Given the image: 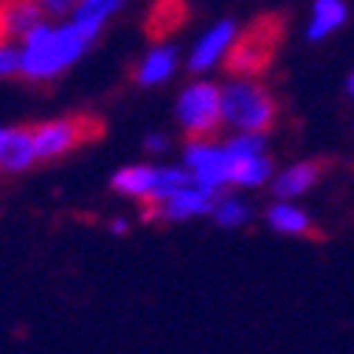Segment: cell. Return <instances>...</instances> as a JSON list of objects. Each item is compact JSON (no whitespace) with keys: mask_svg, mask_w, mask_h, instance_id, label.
<instances>
[{"mask_svg":"<svg viewBox=\"0 0 354 354\" xmlns=\"http://www.w3.org/2000/svg\"><path fill=\"white\" fill-rule=\"evenodd\" d=\"M93 46V37H87L84 28H79L73 20L51 26L42 20L34 26L23 39V71L20 76L28 82H51L59 73H65L82 54Z\"/></svg>","mask_w":354,"mask_h":354,"instance_id":"obj_1","label":"cell"},{"mask_svg":"<svg viewBox=\"0 0 354 354\" xmlns=\"http://www.w3.org/2000/svg\"><path fill=\"white\" fill-rule=\"evenodd\" d=\"M284 37V23L279 15H264L253 20L248 28L236 31L231 48L225 54V71L231 76H250L256 79L276 57Z\"/></svg>","mask_w":354,"mask_h":354,"instance_id":"obj_2","label":"cell"},{"mask_svg":"<svg viewBox=\"0 0 354 354\" xmlns=\"http://www.w3.org/2000/svg\"><path fill=\"white\" fill-rule=\"evenodd\" d=\"M279 107L268 87L250 76H236L223 87V124L236 132H268L276 124Z\"/></svg>","mask_w":354,"mask_h":354,"instance_id":"obj_3","label":"cell"},{"mask_svg":"<svg viewBox=\"0 0 354 354\" xmlns=\"http://www.w3.org/2000/svg\"><path fill=\"white\" fill-rule=\"evenodd\" d=\"M31 129H34L37 160H57L84 144L96 141L104 132V124L96 115H68V118H54L46 124H37Z\"/></svg>","mask_w":354,"mask_h":354,"instance_id":"obj_4","label":"cell"},{"mask_svg":"<svg viewBox=\"0 0 354 354\" xmlns=\"http://www.w3.org/2000/svg\"><path fill=\"white\" fill-rule=\"evenodd\" d=\"M177 121L189 138H211L223 124V87L211 82L189 84L177 99Z\"/></svg>","mask_w":354,"mask_h":354,"instance_id":"obj_5","label":"cell"},{"mask_svg":"<svg viewBox=\"0 0 354 354\" xmlns=\"http://www.w3.org/2000/svg\"><path fill=\"white\" fill-rule=\"evenodd\" d=\"M183 160L194 177V183H200L214 194H219L231 183V158L225 144L219 147L211 144V138H192L183 152Z\"/></svg>","mask_w":354,"mask_h":354,"instance_id":"obj_6","label":"cell"},{"mask_svg":"<svg viewBox=\"0 0 354 354\" xmlns=\"http://www.w3.org/2000/svg\"><path fill=\"white\" fill-rule=\"evenodd\" d=\"M214 203H216V194L192 180L183 189H177L174 194H169L163 203H158L152 208H144V216L147 219H169V223H174V219H189V216L214 211Z\"/></svg>","mask_w":354,"mask_h":354,"instance_id":"obj_7","label":"cell"},{"mask_svg":"<svg viewBox=\"0 0 354 354\" xmlns=\"http://www.w3.org/2000/svg\"><path fill=\"white\" fill-rule=\"evenodd\" d=\"M37 160L31 127H0V174H23Z\"/></svg>","mask_w":354,"mask_h":354,"instance_id":"obj_8","label":"cell"},{"mask_svg":"<svg viewBox=\"0 0 354 354\" xmlns=\"http://www.w3.org/2000/svg\"><path fill=\"white\" fill-rule=\"evenodd\" d=\"M236 37V26L231 20H223V23H216L214 28H208L200 42L194 46L192 57H189V68L194 73H203V71H211L216 62H223L228 48H231V42Z\"/></svg>","mask_w":354,"mask_h":354,"instance_id":"obj_9","label":"cell"},{"mask_svg":"<svg viewBox=\"0 0 354 354\" xmlns=\"http://www.w3.org/2000/svg\"><path fill=\"white\" fill-rule=\"evenodd\" d=\"M42 20L46 12L37 0H0V39L20 42Z\"/></svg>","mask_w":354,"mask_h":354,"instance_id":"obj_10","label":"cell"},{"mask_svg":"<svg viewBox=\"0 0 354 354\" xmlns=\"http://www.w3.org/2000/svg\"><path fill=\"white\" fill-rule=\"evenodd\" d=\"M321 171H324V163H295L290 169H284L276 180H273V192L279 200H292V197H301L306 189H313L318 180H321Z\"/></svg>","mask_w":354,"mask_h":354,"instance_id":"obj_11","label":"cell"},{"mask_svg":"<svg viewBox=\"0 0 354 354\" xmlns=\"http://www.w3.org/2000/svg\"><path fill=\"white\" fill-rule=\"evenodd\" d=\"M158 183V169L155 166H124L113 174V189L124 197L136 200H149Z\"/></svg>","mask_w":354,"mask_h":354,"instance_id":"obj_12","label":"cell"},{"mask_svg":"<svg viewBox=\"0 0 354 354\" xmlns=\"http://www.w3.org/2000/svg\"><path fill=\"white\" fill-rule=\"evenodd\" d=\"M186 17H189V9L183 0H158L147 17V34L160 42L180 28L186 23Z\"/></svg>","mask_w":354,"mask_h":354,"instance_id":"obj_13","label":"cell"},{"mask_svg":"<svg viewBox=\"0 0 354 354\" xmlns=\"http://www.w3.org/2000/svg\"><path fill=\"white\" fill-rule=\"evenodd\" d=\"M124 3H127V0H79V6L73 9L71 20H73L79 28H84L87 37L96 39V37L102 34L104 23H107Z\"/></svg>","mask_w":354,"mask_h":354,"instance_id":"obj_14","label":"cell"},{"mask_svg":"<svg viewBox=\"0 0 354 354\" xmlns=\"http://www.w3.org/2000/svg\"><path fill=\"white\" fill-rule=\"evenodd\" d=\"M174 65H177V54L174 48L169 46H158L152 48L136 68V82L144 84V87H152V84H163L171 73H174Z\"/></svg>","mask_w":354,"mask_h":354,"instance_id":"obj_15","label":"cell"},{"mask_svg":"<svg viewBox=\"0 0 354 354\" xmlns=\"http://www.w3.org/2000/svg\"><path fill=\"white\" fill-rule=\"evenodd\" d=\"M346 20V3L343 0H315L313 6V20H309L306 37L313 42H321L332 31H337Z\"/></svg>","mask_w":354,"mask_h":354,"instance_id":"obj_16","label":"cell"},{"mask_svg":"<svg viewBox=\"0 0 354 354\" xmlns=\"http://www.w3.org/2000/svg\"><path fill=\"white\" fill-rule=\"evenodd\" d=\"M231 158V183L234 186H261L270 177V163L259 155H228Z\"/></svg>","mask_w":354,"mask_h":354,"instance_id":"obj_17","label":"cell"},{"mask_svg":"<svg viewBox=\"0 0 354 354\" xmlns=\"http://www.w3.org/2000/svg\"><path fill=\"white\" fill-rule=\"evenodd\" d=\"M268 223L270 228H276L279 234H290V236H309L315 234L313 219H309L301 208L290 205V203H279L268 211Z\"/></svg>","mask_w":354,"mask_h":354,"instance_id":"obj_18","label":"cell"},{"mask_svg":"<svg viewBox=\"0 0 354 354\" xmlns=\"http://www.w3.org/2000/svg\"><path fill=\"white\" fill-rule=\"evenodd\" d=\"M194 177L189 169H158V183L149 200H144V208H152L158 203H163L169 194H174L177 189H183L186 183H192Z\"/></svg>","mask_w":354,"mask_h":354,"instance_id":"obj_19","label":"cell"},{"mask_svg":"<svg viewBox=\"0 0 354 354\" xmlns=\"http://www.w3.org/2000/svg\"><path fill=\"white\" fill-rule=\"evenodd\" d=\"M214 216H216L219 225L236 228V225H245V223H248V208H245L239 200H234V197H216V203H214Z\"/></svg>","mask_w":354,"mask_h":354,"instance_id":"obj_20","label":"cell"},{"mask_svg":"<svg viewBox=\"0 0 354 354\" xmlns=\"http://www.w3.org/2000/svg\"><path fill=\"white\" fill-rule=\"evenodd\" d=\"M23 71V51L17 42L12 39H0V79H12L20 76Z\"/></svg>","mask_w":354,"mask_h":354,"instance_id":"obj_21","label":"cell"},{"mask_svg":"<svg viewBox=\"0 0 354 354\" xmlns=\"http://www.w3.org/2000/svg\"><path fill=\"white\" fill-rule=\"evenodd\" d=\"M46 12V17H68L79 6V0H37Z\"/></svg>","mask_w":354,"mask_h":354,"instance_id":"obj_22","label":"cell"},{"mask_svg":"<svg viewBox=\"0 0 354 354\" xmlns=\"http://www.w3.org/2000/svg\"><path fill=\"white\" fill-rule=\"evenodd\" d=\"M144 147H147V152H166V147H169V141H166L163 136H149Z\"/></svg>","mask_w":354,"mask_h":354,"instance_id":"obj_23","label":"cell"},{"mask_svg":"<svg viewBox=\"0 0 354 354\" xmlns=\"http://www.w3.org/2000/svg\"><path fill=\"white\" fill-rule=\"evenodd\" d=\"M110 231H113V234H124V231H127V223H124V219H115V223L110 225Z\"/></svg>","mask_w":354,"mask_h":354,"instance_id":"obj_24","label":"cell"},{"mask_svg":"<svg viewBox=\"0 0 354 354\" xmlns=\"http://www.w3.org/2000/svg\"><path fill=\"white\" fill-rule=\"evenodd\" d=\"M346 93H348V96H354V73L346 79Z\"/></svg>","mask_w":354,"mask_h":354,"instance_id":"obj_25","label":"cell"}]
</instances>
